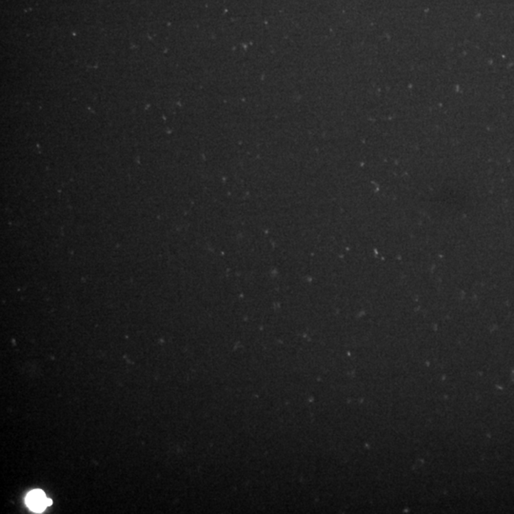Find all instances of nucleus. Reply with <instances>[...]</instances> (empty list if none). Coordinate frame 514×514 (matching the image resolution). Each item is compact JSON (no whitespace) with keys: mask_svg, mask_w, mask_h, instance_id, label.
<instances>
[{"mask_svg":"<svg viewBox=\"0 0 514 514\" xmlns=\"http://www.w3.org/2000/svg\"><path fill=\"white\" fill-rule=\"evenodd\" d=\"M27 506L34 513H42L48 506V498L39 489L31 491L26 498Z\"/></svg>","mask_w":514,"mask_h":514,"instance_id":"f257e3e1","label":"nucleus"}]
</instances>
